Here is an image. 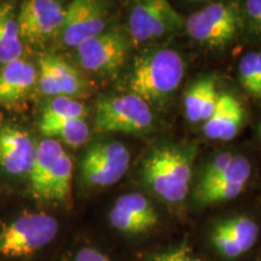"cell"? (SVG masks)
Here are the masks:
<instances>
[{
	"label": "cell",
	"instance_id": "cell-1",
	"mask_svg": "<svg viewBox=\"0 0 261 261\" xmlns=\"http://www.w3.org/2000/svg\"><path fill=\"white\" fill-rule=\"evenodd\" d=\"M64 225L58 214L25 210L0 217V261H58Z\"/></svg>",
	"mask_w": 261,
	"mask_h": 261
},
{
	"label": "cell",
	"instance_id": "cell-2",
	"mask_svg": "<svg viewBox=\"0 0 261 261\" xmlns=\"http://www.w3.org/2000/svg\"><path fill=\"white\" fill-rule=\"evenodd\" d=\"M185 74V62L178 51L154 48L137 56L127 76L129 93L146 103H162L177 91Z\"/></svg>",
	"mask_w": 261,
	"mask_h": 261
},
{
	"label": "cell",
	"instance_id": "cell-3",
	"mask_svg": "<svg viewBox=\"0 0 261 261\" xmlns=\"http://www.w3.org/2000/svg\"><path fill=\"white\" fill-rule=\"evenodd\" d=\"M196 148L165 144L152 149L142 166V178L156 196L168 203L187 197Z\"/></svg>",
	"mask_w": 261,
	"mask_h": 261
},
{
	"label": "cell",
	"instance_id": "cell-4",
	"mask_svg": "<svg viewBox=\"0 0 261 261\" xmlns=\"http://www.w3.org/2000/svg\"><path fill=\"white\" fill-rule=\"evenodd\" d=\"M96 128L100 132L140 135L154 125L151 108L132 93L103 97L97 102Z\"/></svg>",
	"mask_w": 261,
	"mask_h": 261
},
{
	"label": "cell",
	"instance_id": "cell-5",
	"mask_svg": "<svg viewBox=\"0 0 261 261\" xmlns=\"http://www.w3.org/2000/svg\"><path fill=\"white\" fill-rule=\"evenodd\" d=\"M241 23L236 5L212 3L190 15L185 22V28L189 35L203 46L221 48L237 37Z\"/></svg>",
	"mask_w": 261,
	"mask_h": 261
},
{
	"label": "cell",
	"instance_id": "cell-6",
	"mask_svg": "<svg viewBox=\"0 0 261 261\" xmlns=\"http://www.w3.org/2000/svg\"><path fill=\"white\" fill-rule=\"evenodd\" d=\"M128 149L116 140L94 143L80 163V177L87 187L107 188L116 184L128 171Z\"/></svg>",
	"mask_w": 261,
	"mask_h": 261
},
{
	"label": "cell",
	"instance_id": "cell-7",
	"mask_svg": "<svg viewBox=\"0 0 261 261\" xmlns=\"http://www.w3.org/2000/svg\"><path fill=\"white\" fill-rule=\"evenodd\" d=\"M182 16L167 0H142L132 5L128 17L130 42L143 44L181 31Z\"/></svg>",
	"mask_w": 261,
	"mask_h": 261
},
{
	"label": "cell",
	"instance_id": "cell-8",
	"mask_svg": "<svg viewBox=\"0 0 261 261\" xmlns=\"http://www.w3.org/2000/svg\"><path fill=\"white\" fill-rule=\"evenodd\" d=\"M110 228L126 237H143L160 224V215L144 194L129 192L114 202L107 215Z\"/></svg>",
	"mask_w": 261,
	"mask_h": 261
},
{
	"label": "cell",
	"instance_id": "cell-9",
	"mask_svg": "<svg viewBox=\"0 0 261 261\" xmlns=\"http://www.w3.org/2000/svg\"><path fill=\"white\" fill-rule=\"evenodd\" d=\"M65 8L55 0H25L17 10L19 33L23 44L42 45L60 34Z\"/></svg>",
	"mask_w": 261,
	"mask_h": 261
},
{
	"label": "cell",
	"instance_id": "cell-10",
	"mask_svg": "<svg viewBox=\"0 0 261 261\" xmlns=\"http://www.w3.org/2000/svg\"><path fill=\"white\" fill-rule=\"evenodd\" d=\"M129 44L121 33L106 31L76 47L81 68L93 74L110 75L121 69L128 55Z\"/></svg>",
	"mask_w": 261,
	"mask_h": 261
},
{
	"label": "cell",
	"instance_id": "cell-11",
	"mask_svg": "<svg viewBox=\"0 0 261 261\" xmlns=\"http://www.w3.org/2000/svg\"><path fill=\"white\" fill-rule=\"evenodd\" d=\"M107 5L94 0H74L65 6L64 22L61 29L62 44L76 48L83 42L106 32Z\"/></svg>",
	"mask_w": 261,
	"mask_h": 261
},
{
	"label": "cell",
	"instance_id": "cell-12",
	"mask_svg": "<svg viewBox=\"0 0 261 261\" xmlns=\"http://www.w3.org/2000/svg\"><path fill=\"white\" fill-rule=\"evenodd\" d=\"M38 145L27 130L14 123H0V166L10 175H29Z\"/></svg>",
	"mask_w": 261,
	"mask_h": 261
},
{
	"label": "cell",
	"instance_id": "cell-13",
	"mask_svg": "<svg viewBox=\"0 0 261 261\" xmlns=\"http://www.w3.org/2000/svg\"><path fill=\"white\" fill-rule=\"evenodd\" d=\"M38 83L41 93L52 98H74L85 89L79 70L56 55H45L39 60Z\"/></svg>",
	"mask_w": 261,
	"mask_h": 261
},
{
	"label": "cell",
	"instance_id": "cell-14",
	"mask_svg": "<svg viewBox=\"0 0 261 261\" xmlns=\"http://www.w3.org/2000/svg\"><path fill=\"white\" fill-rule=\"evenodd\" d=\"M259 237V226L250 218H228L215 225L212 232V243L220 255L228 259L241 256L252 249Z\"/></svg>",
	"mask_w": 261,
	"mask_h": 261
},
{
	"label": "cell",
	"instance_id": "cell-15",
	"mask_svg": "<svg viewBox=\"0 0 261 261\" xmlns=\"http://www.w3.org/2000/svg\"><path fill=\"white\" fill-rule=\"evenodd\" d=\"M252 174L249 160L242 155H234L231 165L204 185L197 187V201L201 204H214L236 198L246 188Z\"/></svg>",
	"mask_w": 261,
	"mask_h": 261
},
{
	"label": "cell",
	"instance_id": "cell-16",
	"mask_svg": "<svg viewBox=\"0 0 261 261\" xmlns=\"http://www.w3.org/2000/svg\"><path fill=\"white\" fill-rule=\"evenodd\" d=\"M244 120V109L232 94H219L213 115L204 122L203 132L213 140L233 139L238 135Z\"/></svg>",
	"mask_w": 261,
	"mask_h": 261
},
{
	"label": "cell",
	"instance_id": "cell-17",
	"mask_svg": "<svg viewBox=\"0 0 261 261\" xmlns=\"http://www.w3.org/2000/svg\"><path fill=\"white\" fill-rule=\"evenodd\" d=\"M38 81V70L31 62L17 60L0 68V103L23 98Z\"/></svg>",
	"mask_w": 261,
	"mask_h": 261
},
{
	"label": "cell",
	"instance_id": "cell-18",
	"mask_svg": "<svg viewBox=\"0 0 261 261\" xmlns=\"http://www.w3.org/2000/svg\"><path fill=\"white\" fill-rule=\"evenodd\" d=\"M64 151L63 146L57 140L51 138L42 139L38 144L34 165L29 173V188L32 197L41 204L46 190L47 179L57 159Z\"/></svg>",
	"mask_w": 261,
	"mask_h": 261
},
{
	"label": "cell",
	"instance_id": "cell-19",
	"mask_svg": "<svg viewBox=\"0 0 261 261\" xmlns=\"http://www.w3.org/2000/svg\"><path fill=\"white\" fill-rule=\"evenodd\" d=\"M218 98L215 83L211 77L197 80L189 87L185 94V115L189 122L198 123L207 121L217 108Z\"/></svg>",
	"mask_w": 261,
	"mask_h": 261
},
{
	"label": "cell",
	"instance_id": "cell-20",
	"mask_svg": "<svg viewBox=\"0 0 261 261\" xmlns=\"http://www.w3.org/2000/svg\"><path fill=\"white\" fill-rule=\"evenodd\" d=\"M23 41L19 33L17 10L10 3L0 4V64L21 60Z\"/></svg>",
	"mask_w": 261,
	"mask_h": 261
},
{
	"label": "cell",
	"instance_id": "cell-21",
	"mask_svg": "<svg viewBox=\"0 0 261 261\" xmlns=\"http://www.w3.org/2000/svg\"><path fill=\"white\" fill-rule=\"evenodd\" d=\"M39 128L46 138L80 148L90 139V127L85 119H40Z\"/></svg>",
	"mask_w": 261,
	"mask_h": 261
},
{
	"label": "cell",
	"instance_id": "cell-22",
	"mask_svg": "<svg viewBox=\"0 0 261 261\" xmlns=\"http://www.w3.org/2000/svg\"><path fill=\"white\" fill-rule=\"evenodd\" d=\"M77 234L70 243H68L58 261H114L112 256L104 252L96 243L86 240L85 236Z\"/></svg>",
	"mask_w": 261,
	"mask_h": 261
},
{
	"label": "cell",
	"instance_id": "cell-23",
	"mask_svg": "<svg viewBox=\"0 0 261 261\" xmlns=\"http://www.w3.org/2000/svg\"><path fill=\"white\" fill-rule=\"evenodd\" d=\"M86 114V108L75 98L55 97L44 109L41 119H85Z\"/></svg>",
	"mask_w": 261,
	"mask_h": 261
},
{
	"label": "cell",
	"instance_id": "cell-24",
	"mask_svg": "<svg viewBox=\"0 0 261 261\" xmlns=\"http://www.w3.org/2000/svg\"><path fill=\"white\" fill-rule=\"evenodd\" d=\"M240 80L244 90L252 96L260 98L259 84V62H257V52H248L244 55L238 65Z\"/></svg>",
	"mask_w": 261,
	"mask_h": 261
},
{
	"label": "cell",
	"instance_id": "cell-25",
	"mask_svg": "<svg viewBox=\"0 0 261 261\" xmlns=\"http://www.w3.org/2000/svg\"><path fill=\"white\" fill-rule=\"evenodd\" d=\"M233 158L234 154H231V152H221V154L215 156V158L205 166L204 171L202 173L200 178L198 185L207 184V182L213 180L214 178H217L218 175H220L221 173L231 165Z\"/></svg>",
	"mask_w": 261,
	"mask_h": 261
},
{
	"label": "cell",
	"instance_id": "cell-26",
	"mask_svg": "<svg viewBox=\"0 0 261 261\" xmlns=\"http://www.w3.org/2000/svg\"><path fill=\"white\" fill-rule=\"evenodd\" d=\"M145 261H197L192 255L187 244H181L177 249L159 254H151Z\"/></svg>",
	"mask_w": 261,
	"mask_h": 261
},
{
	"label": "cell",
	"instance_id": "cell-27",
	"mask_svg": "<svg viewBox=\"0 0 261 261\" xmlns=\"http://www.w3.org/2000/svg\"><path fill=\"white\" fill-rule=\"evenodd\" d=\"M246 12L257 28L261 29V0H248Z\"/></svg>",
	"mask_w": 261,
	"mask_h": 261
},
{
	"label": "cell",
	"instance_id": "cell-28",
	"mask_svg": "<svg viewBox=\"0 0 261 261\" xmlns=\"http://www.w3.org/2000/svg\"><path fill=\"white\" fill-rule=\"evenodd\" d=\"M257 62H259V84H260V98H261V52H257Z\"/></svg>",
	"mask_w": 261,
	"mask_h": 261
},
{
	"label": "cell",
	"instance_id": "cell-29",
	"mask_svg": "<svg viewBox=\"0 0 261 261\" xmlns=\"http://www.w3.org/2000/svg\"><path fill=\"white\" fill-rule=\"evenodd\" d=\"M257 132H259V136H260V138H261V121L259 123V126H257Z\"/></svg>",
	"mask_w": 261,
	"mask_h": 261
}]
</instances>
